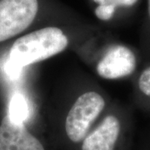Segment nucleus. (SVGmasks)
Wrapping results in <instances>:
<instances>
[{
  "mask_svg": "<svg viewBox=\"0 0 150 150\" xmlns=\"http://www.w3.org/2000/svg\"><path fill=\"white\" fill-rule=\"evenodd\" d=\"M104 106V99L95 92L82 94L66 118L65 129L69 139L74 143L84 139L92 123L102 112Z\"/></svg>",
  "mask_w": 150,
  "mask_h": 150,
  "instance_id": "obj_2",
  "label": "nucleus"
},
{
  "mask_svg": "<svg viewBox=\"0 0 150 150\" xmlns=\"http://www.w3.org/2000/svg\"><path fill=\"white\" fill-rule=\"evenodd\" d=\"M149 15H150V0H149Z\"/></svg>",
  "mask_w": 150,
  "mask_h": 150,
  "instance_id": "obj_12",
  "label": "nucleus"
},
{
  "mask_svg": "<svg viewBox=\"0 0 150 150\" xmlns=\"http://www.w3.org/2000/svg\"><path fill=\"white\" fill-rule=\"evenodd\" d=\"M119 132L118 119L109 115L83 139L82 150H113Z\"/></svg>",
  "mask_w": 150,
  "mask_h": 150,
  "instance_id": "obj_6",
  "label": "nucleus"
},
{
  "mask_svg": "<svg viewBox=\"0 0 150 150\" xmlns=\"http://www.w3.org/2000/svg\"><path fill=\"white\" fill-rule=\"evenodd\" d=\"M28 105L25 96L21 93H14L9 103L8 116L13 123L23 124L28 118Z\"/></svg>",
  "mask_w": 150,
  "mask_h": 150,
  "instance_id": "obj_7",
  "label": "nucleus"
},
{
  "mask_svg": "<svg viewBox=\"0 0 150 150\" xmlns=\"http://www.w3.org/2000/svg\"><path fill=\"white\" fill-rule=\"evenodd\" d=\"M115 8L109 5H98L95 9L96 16L103 21L109 20L114 14Z\"/></svg>",
  "mask_w": 150,
  "mask_h": 150,
  "instance_id": "obj_9",
  "label": "nucleus"
},
{
  "mask_svg": "<svg viewBox=\"0 0 150 150\" xmlns=\"http://www.w3.org/2000/svg\"><path fill=\"white\" fill-rule=\"evenodd\" d=\"M93 1L98 4V5H109L116 8L118 6H124V7L133 6L137 3L138 0H93Z\"/></svg>",
  "mask_w": 150,
  "mask_h": 150,
  "instance_id": "obj_10",
  "label": "nucleus"
},
{
  "mask_svg": "<svg viewBox=\"0 0 150 150\" xmlns=\"http://www.w3.org/2000/svg\"><path fill=\"white\" fill-rule=\"evenodd\" d=\"M0 150H44L23 124L13 123L8 114L0 126Z\"/></svg>",
  "mask_w": 150,
  "mask_h": 150,
  "instance_id": "obj_5",
  "label": "nucleus"
},
{
  "mask_svg": "<svg viewBox=\"0 0 150 150\" xmlns=\"http://www.w3.org/2000/svg\"><path fill=\"white\" fill-rule=\"evenodd\" d=\"M68 43V38L60 28H43L17 39L10 49L8 60L23 69L61 53Z\"/></svg>",
  "mask_w": 150,
  "mask_h": 150,
  "instance_id": "obj_1",
  "label": "nucleus"
},
{
  "mask_svg": "<svg viewBox=\"0 0 150 150\" xmlns=\"http://www.w3.org/2000/svg\"><path fill=\"white\" fill-rule=\"evenodd\" d=\"M139 89L145 95L150 97V66L141 74L139 79Z\"/></svg>",
  "mask_w": 150,
  "mask_h": 150,
  "instance_id": "obj_8",
  "label": "nucleus"
},
{
  "mask_svg": "<svg viewBox=\"0 0 150 150\" xmlns=\"http://www.w3.org/2000/svg\"><path fill=\"white\" fill-rule=\"evenodd\" d=\"M22 68L14 64L11 61L8 60L5 64V72L7 75L12 79H17L20 77L22 73Z\"/></svg>",
  "mask_w": 150,
  "mask_h": 150,
  "instance_id": "obj_11",
  "label": "nucleus"
},
{
  "mask_svg": "<svg viewBox=\"0 0 150 150\" xmlns=\"http://www.w3.org/2000/svg\"><path fill=\"white\" fill-rule=\"evenodd\" d=\"M38 9V0H0V42L28 28Z\"/></svg>",
  "mask_w": 150,
  "mask_h": 150,
  "instance_id": "obj_3",
  "label": "nucleus"
},
{
  "mask_svg": "<svg viewBox=\"0 0 150 150\" xmlns=\"http://www.w3.org/2000/svg\"><path fill=\"white\" fill-rule=\"evenodd\" d=\"M136 68L134 53L124 46L112 48L97 66L98 74L103 79H116L130 75Z\"/></svg>",
  "mask_w": 150,
  "mask_h": 150,
  "instance_id": "obj_4",
  "label": "nucleus"
}]
</instances>
